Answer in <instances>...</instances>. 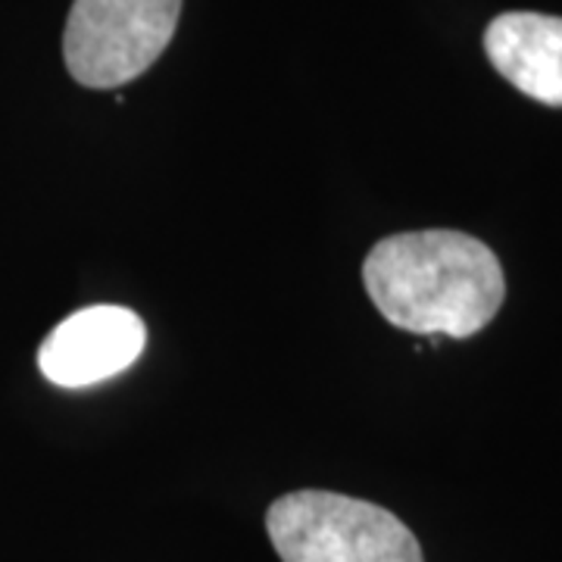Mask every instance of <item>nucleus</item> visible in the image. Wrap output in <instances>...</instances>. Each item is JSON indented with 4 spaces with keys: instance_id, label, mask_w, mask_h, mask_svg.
I'll list each match as a JSON object with an SVG mask.
<instances>
[{
    "instance_id": "obj_5",
    "label": "nucleus",
    "mask_w": 562,
    "mask_h": 562,
    "mask_svg": "<svg viewBox=\"0 0 562 562\" xmlns=\"http://www.w3.org/2000/svg\"><path fill=\"white\" fill-rule=\"evenodd\" d=\"M484 54L525 98L562 106V16L501 13L484 32Z\"/></svg>"
},
{
    "instance_id": "obj_1",
    "label": "nucleus",
    "mask_w": 562,
    "mask_h": 562,
    "mask_svg": "<svg viewBox=\"0 0 562 562\" xmlns=\"http://www.w3.org/2000/svg\"><path fill=\"white\" fill-rule=\"evenodd\" d=\"M362 284L394 328L447 338L479 335L506 297L497 254L457 228L384 238L362 262Z\"/></svg>"
},
{
    "instance_id": "obj_2",
    "label": "nucleus",
    "mask_w": 562,
    "mask_h": 562,
    "mask_svg": "<svg viewBox=\"0 0 562 562\" xmlns=\"http://www.w3.org/2000/svg\"><path fill=\"white\" fill-rule=\"evenodd\" d=\"M266 531L281 562H425L416 535L394 513L331 491L279 497Z\"/></svg>"
},
{
    "instance_id": "obj_3",
    "label": "nucleus",
    "mask_w": 562,
    "mask_h": 562,
    "mask_svg": "<svg viewBox=\"0 0 562 562\" xmlns=\"http://www.w3.org/2000/svg\"><path fill=\"white\" fill-rule=\"evenodd\" d=\"M181 0H76L63 32L69 76L94 91L144 76L179 29Z\"/></svg>"
},
{
    "instance_id": "obj_4",
    "label": "nucleus",
    "mask_w": 562,
    "mask_h": 562,
    "mask_svg": "<svg viewBox=\"0 0 562 562\" xmlns=\"http://www.w3.org/2000/svg\"><path fill=\"white\" fill-rule=\"evenodd\" d=\"M147 328L125 306H88L63 319L38 350V369L60 387H88L125 372L138 360Z\"/></svg>"
}]
</instances>
